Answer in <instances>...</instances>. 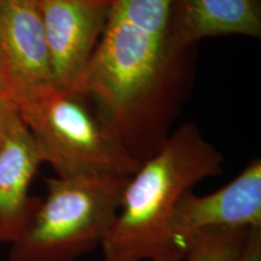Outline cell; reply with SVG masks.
I'll use <instances>...</instances> for the list:
<instances>
[{
    "instance_id": "cell-5",
    "label": "cell",
    "mask_w": 261,
    "mask_h": 261,
    "mask_svg": "<svg viewBox=\"0 0 261 261\" xmlns=\"http://www.w3.org/2000/svg\"><path fill=\"white\" fill-rule=\"evenodd\" d=\"M54 86L71 91L106 27L108 0H39Z\"/></svg>"
},
{
    "instance_id": "cell-14",
    "label": "cell",
    "mask_w": 261,
    "mask_h": 261,
    "mask_svg": "<svg viewBox=\"0 0 261 261\" xmlns=\"http://www.w3.org/2000/svg\"><path fill=\"white\" fill-rule=\"evenodd\" d=\"M108 2H110V3H113V2H114V0H108Z\"/></svg>"
},
{
    "instance_id": "cell-1",
    "label": "cell",
    "mask_w": 261,
    "mask_h": 261,
    "mask_svg": "<svg viewBox=\"0 0 261 261\" xmlns=\"http://www.w3.org/2000/svg\"><path fill=\"white\" fill-rule=\"evenodd\" d=\"M173 0H114L96 50L74 92L89 98L140 162L168 135L184 83L172 50Z\"/></svg>"
},
{
    "instance_id": "cell-6",
    "label": "cell",
    "mask_w": 261,
    "mask_h": 261,
    "mask_svg": "<svg viewBox=\"0 0 261 261\" xmlns=\"http://www.w3.org/2000/svg\"><path fill=\"white\" fill-rule=\"evenodd\" d=\"M261 227V161L253 160L219 190L198 196L188 191L171 220V233L187 254L189 242L205 230H250Z\"/></svg>"
},
{
    "instance_id": "cell-7",
    "label": "cell",
    "mask_w": 261,
    "mask_h": 261,
    "mask_svg": "<svg viewBox=\"0 0 261 261\" xmlns=\"http://www.w3.org/2000/svg\"><path fill=\"white\" fill-rule=\"evenodd\" d=\"M0 58L15 102L54 86L38 0H0Z\"/></svg>"
},
{
    "instance_id": "cell-9",
    "label": "cell",
    "mask_w": 261,
    "mask_h": 261,
    "mask_svg": "<svg viewBox=\"0 0 261 261\" xmlns=\"http://www.w3.org/2000/svg\"><path fill=\"white\" fill-rule=\"evenodd\" d=\"M261 37L260 0H173L169 39L177 55L204 38Z\"/></svg>"
},
{
    "instance_id": "cell-2",
    "label": "cell",
    "mask_w": 261,
    "mask_h": 261,
    "mask_svg": "<svg viewBox=\"0 0 261 261\" xmlns=\"http://www.w3.org/2000/svg\"><path fill=\"white\" fill-rule=\"evenodd\" d=\"M224 158L198 126L185 122L166 137L127 181L102 261H182L171 220L182 195L223 173Z\"/></svg>"
},
{
    "instance_id": "cell-13",
    "label": "cell",
    "mask_w": 261,
    "mask_h": 261,
    "mask_svg": "<svg viewBox=\"0 0 261 261\" xmlns=\"http://www.w3.org/2000/svg\"><path fill=\"white\" fill-rule=\"evenodd\" d=\"M0 85H3V86H5L6 89H9L8 86V81H6V77H5V71H4V67H3V62H2V58H0Z\"/></svg>"
},
{
    "instance_id": "cell-3",
    "label": "cell",
    "mask_w": 261,
    "mask_h": 261,
    "mask_svg": "<svg viewBox=\"0 0 261 261\" xmlns=\"http://www.w3.org/2000/svg\"><path fill=\"white\" fill-rule=\"evenodd\" d=\"M16 106L58 178H129L142 163L83 94L50 86Z\"/></svg>"
},
{
    "instance_id": "cell-15",
    "label": "cell",
    "mask_w": 261,
    "mask_h": 261,
    "mask_svg": "<svg viewBox=\"0 0 261 261\" xmlns=\"http://www.w3.org/2000/svg\"><path fill=\"white\" fill-rule=\"evenodd\" d=\"M38 2H39V0H38Z\"/></svg>"
},
{
    "instance_id": "cell-12",
    "label": "cell",
    "mask_w": 261,
    "mask_h": 261,
    "mask_svg": "<svg viewBox=\"0 0 261 261\" xmlns=\"http://www.w3.org/2000/svg\"><path fill=\"white\" fill-rule=\"evenodd\" d=\"M237 261H261V227L250 228Z\"/></svg>"
},
{
    "instance_id": "cell-11",
    "label": "cell",
    "mask_w": 261,
    "mask_h": 261,
    "mask_svg": "<svg viewBox=\"0 0 261 261\" xmlns=\"http://www.w3.org/2000/svg\"><path fill=\"white\" fill-rule=\"evenodd\" d=\"M17 115V106L11 92L5 86L0 85V142Z\"/></svg>"
},
{
    "instance_id": "cell-4",
    "label": "cell",
    "mask_w": 261,
    "mask_h": 261,
    "mask_svg": "<svg viewBox=\"0 0 261 261\" xmlns=\"http://www.w3.org/2000/svg\"><path fill=\"white\" fill-rule=\"evenodd\" d=\"M129 178H47L9 261H76L93 252L115 223Z\"/></svg>"
},
{
    "instance_id": "cell-10",
    "label": "cell",
    "mask_w": 261,
    "mask_h": 261,
    "mask_svg": "<svg viewBox=\"0 0 261 261\" xmlns=\"http://www.w3.org/2000/svg\"><path fill=\"white\" fill-rule=\"evenodd\" d=\"M249 230H205L189 242L182 261H237Z\"/></svg>"
},
{
    "instance_id": "cell-8",
    "label": "cell",
    "mask_w": 261,
    "mask_h": 261,
    "mask_svg": "<svg viewBox=\"0 0 261 261\" xmlns=\"http://www.w3.org/2000/svg\"><path fill=\"white\" fill-rule=\"evenodd\" d=\"M42 159L19 114L0 142V244H12L24 231L39 198L29 187Z\"/></svg>"
}]
</instances>
